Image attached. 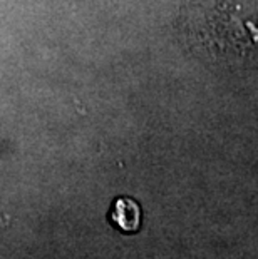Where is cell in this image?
Masks as SVG:
<instances>
[{
	"label": "cell",
	"instance_id": "1",
	"mask_svg": "<svg viewBox=\"0 0 258 259\" xmlns=\"http://www.w3.org/2000/svg\"><path fill=\"white\" fill-rule=\"evenodd\" d=\"M111 221L124 233H134L141 226V207L131 197L116 199L111 211Z\"/></svg>",
	"mask_w": 258,
	"mask_h": 259
}]
</instances>
